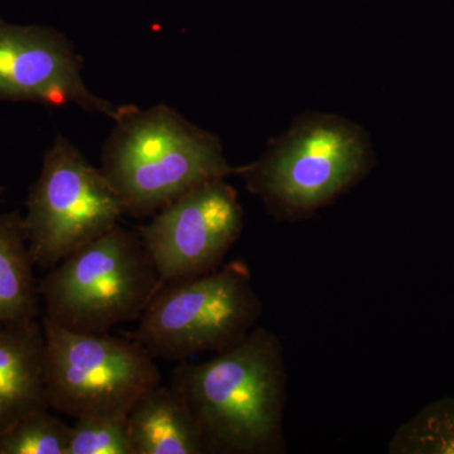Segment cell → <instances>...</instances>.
<instances>
[{"label":"cell","mask_w":454,"mask_h":454,"mask_svg":"<svg viewBox=\"0 0 454 454\" xmlns=\"http://www.w3.org/2000/svg\"><path fill=\"white\" fill-rule=\"evenodd\" d=\"M262 310L249 265L232 260L201 277L160 286L127 336L154 358L181 363L235 348L256 327Z\"/></svg>","instance_id":"obj_5"},{"label":"cell","mask_w":454,"mask_h":454,"mask_svg":"<svg viewBox=\"0 0 454 454\" xmlns=\"http://www.w3.org/2000/svg\"><path fill=\"white\" fill-rule=\"evenodd\" d=\"M127 426L134 454H205L195 418L172 385H158L139 397Z\"/></svg>","instance_id":"obj_11"},{"label":"cell","mask_w":454,"mask_h":454,"mask_svg":"<svg viewBox=\"0 0 454 454\" xmlns=\"http://www.w3.org/2000/svg\"><path fill=\"white\" fill-rule=\"evenodd\" d=\"M20 211L0 215V325L37 319L40 291Z\"/></svg>","instance_id":"obj_12"},{"label":"cell","mask_w":454,"mask_h":454,"mask_svg":"<svg viewBox=\"0 0 454 454\" xmlns=\"http://www.w3.org/2000/svg\"><path fill=\"white\" fill-rule=\"evenodd\" d=\"M82 73V57L64 33L14 25L0 14V101L74 106L113 121L121 106L91 91Z\"/></svg>","instance_id":"obj_9"},{"label":"cell","mask_w":454,"mask_h":454,"mask_svg":"<svg viewBox=\"0 0 454 454\" xmlns=\"http://www.w3.org/2000/svg\"><path fill=\"white\" fill-rule=\"evenodd\" d=\"M44 357L42 321L0 325V434L27 415L50 411Z\"/></svg>","instance_id":"obj_10"},{"label":"cell","mask_w":454,"mask_h":454,"mask_svg":"<svg viewBox=\"0 0 454 454\" xmlns=\"http://www.w3.org/2000/svg\"><path fill=\"white\" fill-rule=\"evenodd\" d=\"M286 381L282 340L255 327L211 360L181 361L169 385L186 400L205 454H284Z\"/></svg>","instance_id":"obj_1"},{"label":"cell","mask_w":454,"mask_h":454,"mask_svg":"<svg viewBox=\"0 0 454 454\" xmlns=\"http://www.w3.org/2000/svg\"><path fill=\"white\" fill-rule=\"evenodd\" d=\"M70 434L50 411H35L0 434V454H67Z\"/></svg>","instance_id":"obj_14"},{"label":"cell","mask_w":454,"mask_h":454,"mask_svg":"<svg viewBox=\"0 0 454 454\" xmlns=\"http://www.w3.org/2000/svg\"><path fill=\"white\" fill-rule=\"evenodd\" d=\"M162 283L137 230L121 223L86 244L38 283L43 318L79 333L136 321Z\"/></svg>","instance_id":"obj_4"},{"label":"cell","mask_w":454,"mask_h":454,"mask_svg":"<svg viewBox=\"0 0 454 454\" xmlns=\"http://www.w3.org/2000/svg\"><path fill=\"white\" fill-rule=\"evenodd\" d=\"M67 454H134L127 419L79 418L71 427Z\"/></svg>","instance_id":"obj_15"},{"label":"cell","mask_w":454,"mask_h":454,"mask_svg":"<svg viewBox=\"0 0 454 454\" xmlns=\"http://www.w3.org/2000/svg\"><path fill=\"white\" fill-rule=\"evenodd\" d=\"M113 121L100 169L125 215L152 216L205 182L236 175L216 134L164 104L121 106Z\"/></svg>","instance_id":"obj_2"},{"label":"cell","mask_w":454,"mask_h":454,"mask_svg":"<svg viewBox=\"0 0 454 454\" xmlns=\"http://www.w3.org/2000/svg\"><path fill=\"white\" fill-rule=\"evenodd\" d=\"M373 166L364 128L333 114L304 113L259 160L236 167V176L271 217L297 223L345 195Z\"/></svg>","instance_id":"obj_3"},{"label":"cell","mask_w":454,"mask_h":454,"mask_svg":"<svg viewBox=\"0 0 454 454\" xmlns=\"http://www.w3.org/2000/svg\"><path fill=\"white\" fill-rule=\"evenodd\" d=\"M50 409L79 419H127L134 403L162 382L155 358L125 334L79 333L42 318Z\"/></svg>","instance_id":"obj_6"},{"label":"cell","mask_w":454,"mask_h":454,"mask_svg":"<svg viewBox=\"0 0 454 454\" xmlns=\"http://www.w3.org/2000/svg\"><path fill=\"white\" fill-rule=\"evenodd\" d=\"M4 190L5 188L2 186V184H0V202H2V196H3V193H4Z\"/></svg>","instance_id":"obj_16"},{"label":"cell","mask_w":454,"mask_h":454,"mask_svg":"<svg viewBox=\"0 0 454 454\" xmlns=\"http://www.w3.org/2000/svg\"><path fill=\"white\" fill-rule=\"evenodd\" d=\"M243 229L238 192L225 179H214L173 200L137 231L166 286L221 267Z\"/></svg>","instance_id":"obj_8"},{"label":"cell","mask_w":454,"mask_h":454,"mask_svg":"<svg viewBox=\"0 0 454 454\" xmlns=\"http://www.w3.org/2000/svg\"><path fill=\"white\" fill-rule=\"evenodd\" d=\"M390 454H454V396L424 406L394 432Z\"/></svg>","instance_id":"obj_13"},{"label":"cell","mask_w":454,"mask_h":454,"mask_svg":"<svg viewBox=\"0 0 454 454\" xmlns=\"http://www.w3.org/2000/svg\"><path fill=\"white\" fill-rule=\"evenodd\" d=\"M124 215L101 169L57 134L26 200L23 229L35 267L55 268L121 223Z\"/></svg>","instance_id":"obj_7"}]
</instances>
